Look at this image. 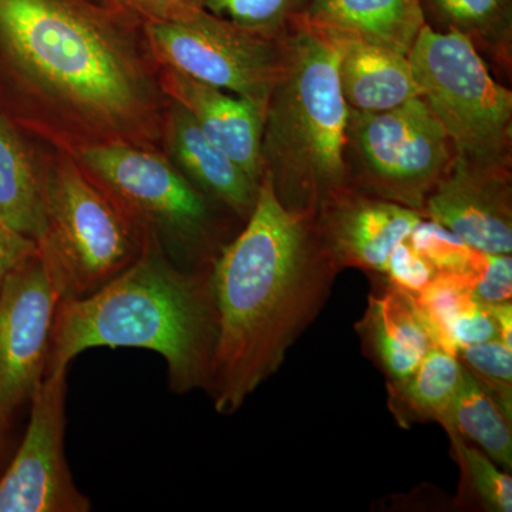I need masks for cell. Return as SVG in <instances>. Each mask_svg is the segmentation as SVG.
<instances>
[{
    "label": "cell",
    "mask_w": 512,
    "mask_h": 512,
    "mask_svg": "<svg viewBox=\"0 0 512 512\" xmlns=\"http://www.w3.org/2000/svg\"><path fill=\"white\" fill-rule=\"evenodd\" d=\"M285 40V73L265 109L262 164L286 210L315 217L329 195L349 185V109L325 30L301 15L286 29Z\"/></svg>",
    "instance_id": "277c9868"
},
{
    "label": "cell",
    "mask_w": 512,
    "mask_h": 512,
    "mask_svg": "<svg viewBox=\"0 0 512 512\" xmlns=\"http://www.w3.org/2000/svg\"><path fill=\"white\" fill-rule=\"evenodd\" d=\"M59 302L39 249L0 289V424L5 427L45 379Z\"/></svg>",
    "instance_id": "8fae6325"
},
{
    "label": "cell",
    "mask_w": 512,
    "mask_h": 512,
    "mask_svg": "<svg viewBox=\"0 0 512 512\" xmlns=\"http://www.w3.org/2000/svg\"><path fill=\"white\" fill-rule=\"evenodd\" d=\"M338 274L315 217L286 210L264 173L247 224L210 268L217 343L205 392L217 413L238 412L281 369Z\"/></svg>",
    "instance_id": "6da1fadb"
},
{
    "label": "cell",
    "mask_w": 512,
    "mask_h": 512,
    "mask_svg": "<svg viewBox=\"0 0 512 512\" xmlns=\"http://www.w3.org/2000/svg\"><path fill=\"white\" fill-rule=\"evenodd\" d=\"M285 33L241 28L205 9L184 22L144 25L151 55L163 69L244 97L264 111L285 73Z\"/></svg>",
    "instance_id": "9c48e42d"
},
{
    "label": "cell",
    "mask_w": 512,
    "mask_h": 512,
    "mask_svg": "<svg viewBox=\"0 0 512 512\" xmlns=\"http://www.w3.org/2000/svg\"><path fill=\"white\" fill-rule=\"evenodd\" d=\"M424 23L437 32L467 37L478 53L510 66L512 0H420Z\"/></svg>",
    "instance_id": "44dd1931"
},
{
    "label": "cell",
    "mask_w": 512,
    "mask_h": 512,
    "mask_svg": "<svg viewBox=\"0 0 512 512\" xmlns=\"http://www.w3.org/2000/svg\"><path fill=\"white\" fill-rule=\"evenodd\" d=\"M0 221L37 242L46 231L42 177L25 144L0 111Z\"/></svg>",
    "instance_id": "ffe728a7"
},
{
    "label": "cell",
    "mask_w": 512,
    "mask_h": 512,
    "mask_svg": "<svg viewBox=\"0 0 512 512\" xmlns=\"http://www.w3.org/2000/svg\"><path fill=\"white\" fill-rule=\"evenodd\" d=\"M448 426H453L464 439L474 441L498 467L511 473L512 420L466 367Z\"/></svg>",
    "instance_id": "7402d4cb"
},
{
    "label": "cell",
    "mask_w": 512,
    "mask_h": 512,
    "mask_svg": "<svg viewBox=\"0 0 512 512\" xmlns=\"http://www.w3.org/2000/svg\"><path fill=\"white\" fill-rule=\"evenodd\" d=\"M163 90L188 111L205 136L214 141L255 181L261 183V156L265 111L244 97L163 69Z\"/></svg>",
    "instance_id": "9a60e30c"
},
{
    "label": "cell",
    "mask_w": 512,
    "mask_h": 512,
    "mask_svg": "<svg viewBox=\"0 0 512 512\" xmlns=\"http://www.w3.org/2000/svg\"><path fill=\"white\" fill-rule=\"evenodd\" d=\"M302 16L318 28L350 33L403 55L424 26L420 0H311Z\"/></svg>",
    "instance_id": "ac0fdd59"
},
{
    "label": "cell",
    "mask_w": 512,
    "mask_h": 512,
    "mask_svg": "<svg viewBox=\"0 0 512 512\" xmlns=\"http://www.w3.org/2000/svg\"><path fill=\"white\" fill-rule=\"evenodd\" d=\"M67 370L47 372L30 399L25 437L0 477V512L92 511L64 457Z\"/></svg>",
    "instance_id": "30bf717a"
},
{
    "label": "cell",
    "mask_w": 512,
    "mask_h": 512,
    "mask_svg": "<svg viewBox=\"0 0 512 512\" xmlns=\"http://www.w3.org/2000/svg\"><path fill=\"white\" fill-rule=\"evenodd\" d=\"M463 375L454 353L441 346L431 349L412 375L386 384L387 406L397 424L403 429L431 421L448 426Z\"/></svg>",
    "instance_id": "d6986e66"
},
{
    "label": "cell",
    "mask_w": 512,
    "mask_h": 512,
    "mask_svg": "<svg viewBox=\"0 0 512 512\" xmlns=\"http://www.w3.org/2000/svg\"><path fill=\"white\" fill-rule=\"evenodd\" d=\"M311 0H204L207 12L265 35H282Z\"/></svg>",
    "instance_id": "d4e9b609"
},
{
    "label": "cell",
    "mask_w": 512,
    "mask_h": 512,
    "mask_svg": "<svg viewBox=\"0 0 512 512\" xmlns=\"http://www.w3.org/2000/svg\"><path fill=\"white\" fill-rule=\"evenodd\" d=\"M456 356L512 420V346L501 340L458 349Z\"/></svg>",
    "instance_id": "484cf974"
},
{
    "label": "cell",
    "mask_w": 512,
    "mask_h": 512,
    "mask_svg": "<svg viewBox=\"0 0 512 512\" xmlns=\"http://www.w3.org/2000/svg\"><path fill=\"white\" fill-rule=\"evenodd\" d=\"M423 218L420 212L348 185L320 204L315 224L339 271L356 268L383 275L394 249Z\"/></svg>",
    "instance_id": "4fadbf2b"
},
{
    "label": "cell",
    "mask_w": 512,
    "mask_h": 512,
    "mask_svg": "<svg viewBox=\"0 0 512 512\" xmlns=\"http://www.w3.org/2000/svg\"><path fill=\"white\" fill-rule=\"evenodd\" d=\"M407 57L421 97L454 154L476 164L511 167L512 93L495 82L473 43L424 23Z\"/></svg>",
    "instance_id": "52a82bcc"
},
{
    "label": "cell",
    "mask_w": 512,
    "mask_h": 512,
    "mask_svg": "<svg viewBox=\"0 0 512 512\" xmlns=\"http://www.w3.org/2000/svg\"><path fill=\"white\" fill-rule=\"evenodd\" d=\"M6 430H8V427H5L3 426V424H0V447H2L3 437H5Z\"/></svg>",
    "instance_id": "4dcf8cb0"
},
{
    "label": "cell",
    "mask_w": 512,
    "mask_h": 512,
    "mask_svg": "<svg viewBox=\"0 0 512 512\" xmlns=\"http://www.w3.org/2000/svg\"><path fill=\"white\" fill-rule=\"evenodd\" d=\"M323 30L338 56L340 92L348 109L377 113L421 96L407 55L350 33Z\"/></svg>",
    "instance_id": "2e32d148"
},
{
    "label": "cell",
    "mask_w": 512,
    "mask_h": 512,
    "mask_svg": "<svg viewBox=\"0 0 512 512\" xmlns=\"http://www.w3.org/2000/svg\"><path fill=\"white\" fill-rule=\"evenodd\" d=\"M36 251V241L0 221V289L6 278Z\"/></svg>",
    "instance_id": "f546056e"
},
{
    "label": "cell",
    "mask_w": 512,
    "mask_h": 512,
    "mask_svg": "<svg viewBox=\"0 0 512 512\" xmlns=\"http://www.w3.org/2000/svg\"><path fill=\"white\" fill-rule=\"evenodd\" d=\"M0 52L23 84L96 140L157 134L153 77L130 36L86 0H0Z\"/></svg>",
    "instance_id": "7a4b0ae2"
},
{
    "label": "cell",
    "mask_w": 512,
    "mask_h": 512,
    "mask_svg": "<svg viewBox=\"0 0 512 512\" xmlns=\"http://www.w3.org/2000/svg\"><path fill=\"white\" fill-rule=\"evenodd\" d=\"M423 217L481 254L511 255V167L476 164L454 154L424 204Z\"/></svg>",
    "instance_id": "7c38bea8"
},
{
    "label": "cell",
    "mask_w": 512,
    "mask_h": 512,
    "mask_svg": "<svg viewBox=\"0 0 512 512\" xmlns=\"http://www.w3.org/2000/svg\"><path fill=\"white\" fill-rule=\"evenodd\" d=\"M380 276L413 295L424 291L437 279L433 266L410 244L409 238L394 249L386 271Z\"/></svg>",
    "instance_id": "4316f807"
},
{
    "label": "cell",
    "mask_w": 512,
    "mask_h": 512,
    "mask_svg": "<svg viewBox=\"0 0 512 512\" xmlns=\"http://www.w3.org/2000/svg\"><path fill=\"white\" fill-rule=\"evenodd\" d=\"M453 158L450 138L421 96L377 113L349 109L345 163L357 191L423 215Z\"/></svg>",
    "instance_id": "ba28073f"
},
{
    "label": "cell",
    "mask_w": 512,
    "mask_h": 512,
    "mask_svg": "<svg viewBox=\"0 0 512 512\" xmlns=\"http://www.w3.org/2000/svg\"><path fill=\"white\" fill-rule=\"evenodd\" d=\"M454 460L460 467L458 507H478L488 512L512 511L511 474L498 467L483 450L470 446L453 426L444 427Z\"/></svg>",
    "instance_id": "603a6c76"
},
{
    "label": "cell",
    "mask_w": 512,
    "mask_h": 512,
    "mask_svg": "<svg viewBox=\"0 0 512 512\" xmlns=\"http://www.w3.org/2000/svg\"><path fill=\"white\" fill-rule=\"evenodd\" d=\"M165 137L185 177L205 195L247 221L254 210L259 184L214 141L205 136L188 111L173 103Z\"/></svg>",
    "instance_id": "e0dca14e"
},
{
    "label": "cell",
    "mask_w": 512,
    "mask_h": 512,
    "mask_svg": "<svg viewBox=\"0 0 512 512\" xmlns=\"http://www.w3.org/2000/svg\"><path fill=\"white\" fill-rule=\"evenodd\" d=\"M42 190L46 231L37 249L60 302L92 295L136 261L146 234L80 165L60 161Z\"/></svg>",
    "instance_id": "8992f818"
},
{
    "label": "cell",
    "mask_w": 512,
    "mask_h": 512,
    "mask_svg": "<svg viewBox=\"0 0 512 512\" xmlns=\"http://www.w3.org/2000/svg\"><path fill=\"white\" fill-rule=\"evenodd\" d=\"M410 244L429 261L437 278H456L471 288L484 254L468 247L457 235L423 218L409 237Z\"/></svg>",
    "instance_id": "cb8c5ba5"
},
{
    "label": "cell",
    "mask_w": 512,
    "mask_h": 512,
    "mask_svg": "<svg viewBox=\"0 0 512 512\" xmlns=\"http://www.w3.org/2000/svg\"><path fill=\"white\" fill-rule=\"evenodd\" d=\"M470 291L474 301L483 305L497 306L511 303V255L484 254L480 271L471 284Z\"/></svg>",
    "instance_id": "83f0119b"
},
{
    "label": "cell",
    "mask_w": 512,
    "mask_h": 512,
    "mask_svg": "<svg viewBox=\"0 0 512 512\" xmlns=\"http://www.w3.org/2000/svg\"><path fill=\"white\" fill-rule=\"evenodd\" d=\"M217 343V312L210 269L175 265L146 234L133 264L82 299L57 306L47 372L69 367L93 348H136L158 353L171 392L207 390Z\"/></svg>",
    "instance_id": "3957f363"
},
{
    "label": "cell",
    "mask_w": 512,
    "mask_h": 512,
    "mask_svg": "<svg viewBox=\"0 0 512 512\" xmlns=\"http://www.w3.org/2000/svg\"><path fill=\"white\" fill-rule=\"evenodd\" d=\"M76 158L87 177L116 202L143 234L153 235L168 258L187 271H207L215 247L210 198L170 161L138 144L90 141Z\"/></svg>",
    "instance_id": "5b68a950"
},
{
    "label": "cell",
    "mask_w": 512,
    "mask_h": 512,
    "mask_svg": "<svg viewBox=\"0 0 512 512\" xmlns=\"http://www.w3.org/2000/svg\"><path fill=\"white\" fill-rule=\"evenodd\" d=\"M146 22H184L204 10V0H119Z\"/></svg>",
    "instance_id": "f1b7e54d"
},
{
    "label": "cell",
    "mask_w": 512,
    "mask_h": 512,
    "mask_svg": "<svg viewBox=\"0 0 512 512\" xmlns=\"http://www.w3.org/2000/svg\"><path fill=\"white\" fill-rule=\"evenodd\" d=\"M383 279L369 296L356 330L363 352L387 383H394L412 375L427 353L440 345L416 295Z\"/></svg>",
    "instance_id": "5bb4252c"
}]
</instances>
